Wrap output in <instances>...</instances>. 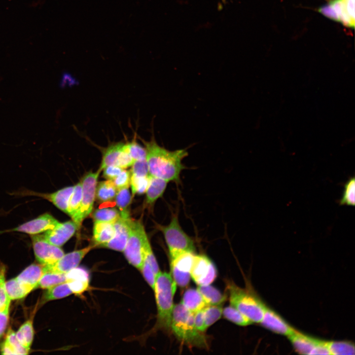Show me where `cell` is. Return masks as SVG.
<instances>
[{
	"label": "cell",
	"mask_w": 355,
	"mask_h": 355,
	"mask_svg": "<svg viewBox=\"0 0 355 355\" xmlns=\"http://www.w3.org/2000/svg\"><path fill=\"white\" fill-rule=\"evenodd\" d=\"M139 139L146 150L149 175L168 182L179 183L181 172L185 168L182 160L188 156L187 151L185 149L169 150L159 145L153 135L149 141Z\"/></svg>",
	"instance_id": "1"
},
{
	"label": "cell",
	"mask_w": 355,
	"mask_h": 355,
	"mask_svg": "<svg viewBox=\"0 0 355 355\" xmlns=\"http://www.w3.org/2000/svg\"><path fill=\"white\" fill-rule=\"evenodd\" d=\"M170 329L182 343L190 347L204 349L208 347L206 336L195 325L193 314L181 302L174 305Z\"/></svg>",
	"instance_id": "2"
},
{
	"label": "cell",
	"mask_w": 355,
	"mask_h": 355,
	"mask_svg": "<svg viewBox=\"0 0 355 355\" xmlns=\"http://www.w3.org/2000/svg\"><path fill=\"white\" fill-rule=\"evenodd\" d=\"M176 288L177 284L171 274L160 271L156 275L153 290L157 308V329H170Z\"/></svg>",
	"instance_id": "3"
},
{
	"label": "cell",
	"mask_w": 355,
	"mask_h": 355,
	"mask_svg": "<svg viewBox=\"0 0 355 355\" xmlns=\"http://www.w3.org/2000/svg\"><path fill=\"white\" fill-rule=\"evenodd\" d=\"M227 289L230 305L252 322L260 323L266 308L261 300L252 292L239 287L233 282L228 281Z\"/></svg>",
	"instance_id": "4"
},
{
	"label": "cell",
	"mask_w": 355,
	"mask_h": 355,
	"mask_svg": "<svg viewBox=\"0 0 355 355\" xmlns=\"http://www.w3.org/2000/svg\"><path fill=\"white\" fill-rule=\"evenodd\" d=\"M168 247L170 258L185 251L194 252V241L182 229L177 213H173L167 225H158Z\"/></svg>",
	"instance_id": "5"
},
{
	"label": "cell",
	"mask_w": 355,
	"mask_h": 355,
	"mask_svg": "<svg viewBox=\"0 0 355 355\" xmlns=\"http://www.w3.org/2000/svg\"><path fill=\"white\" fill-rule=\"evenodd\" d=\"M147 238L142 223L131 219L129 236L123 251L128 262L139 270L143 263V248Z\"/></svg>",
	"instance_id": "6"
},
{
	"label": "cell",
	"mask_w": 355,
	"mask_h": 355,
	"mask_svg": "<svg viewBox=\"0 0 355 355\" xmlns=\"http://www.w3.org/2000/svg\"><path fill=\"white\" fill-rule=\"evenodd\" d=\"M101 171L99 169L95 173H87L81 181L82 189L81 203L77 212L71 218L76 224L78 229L80 227L84 219L90 214L93 210L98 178Z\"/></svg>",
	"instance_id": "7"
},
{
	"label": "cell",
	"mask_w": 355,
	"mask_h": 355,
	"mask_svg": "<svg viewBox=\"0 0 355 355\" xmlns=\"http://www.w3.org/2000/svg\"><path fill=\"white\" fill-rule=\"evenodd\" d=\"M318 11L347 27H355V0H330Z\"/></svg>",
	"instance_id": "8"
},
{
	"label": "cell",
	"mask_w": 355,
	"mask_h": 355,
	"mask_svg": "<svg viewBox=\"0 0 355 355\" xmlns=\"http://www.w3.org/2000/svg\"><path fill=\"white\" fill-rule=\"evenodd\" d=\"M191 278L198 285L211 284L217 277V270L212 261L204 255H194L190 271Z\"/></svg>",
	"instance_id": "9"
},
{
	"label": "cell",
	"mask_w": 355,
	"mask_h": 355,
	"mask_svg": "<svg viewBox=\"0 0 355 355\" xmlns=\"http://www.w3.org/2000/svg\"><path fill=\"white\" fill-rule=\"evenodd\" d=\"M31 238L36 258L40 264H52L64 255V252L60 247L48 242L42 235H32Z\"/></svg>",
	"instance_id": "10"
},
{
	"label": "cell",
	"mask_w": 355,
	"mask_h": 355,
	"mask_svg": "<svg viewBox=\"0 0 355 355\" xmlns=\"http://www.w3.org/2000/svg\"><path fill=\"white\" fill-rule=\"evenodd\" d=\"M194 255V252L185 251L171 258V274L177 285L180 287H185L189 283L190 271Z\"/></svg>",
	"instance_id": "11"
},
{
	"label": "cell",
	"mask_w": 355,
	"mask_h": 355,
	"mask_svg": "<svg viewBox=\"0 0 355 355\" xmlns=\"http://www.w3.org/2000/svg\"><path fill=\"white\" fill-rule=\"evenodd\" d=\"M59 222L51 214L45 213L15 228L0 231V234L19 232L31 235H37L54 228Z\"/></svg>",
	"instance_id": "12"
},
{
	"label": "cell",
	"mask_w": 355,
	"mask_h": 355,
	"mask_svg": "<svg viewBox=\"0 0 355 355\" xmlns=\"http://www.w3.org/2000/svg\"><path fill=\"white\" fill-rule=\"evenodd\" d=\"M94 247L89 245L81 249L64 254L59 260L51 265H44V271L66 274L78 266L87 253Z\"/></svg>",
	"instance_id": "13"
},
{
	"label": "cell",
	"mask_w": 355,
	"mask_h": 355,
	"mask_svg": "<svg viewBox=\"0 0 355 355\" xmlns=\"http://www.w3.org/2000/svg\"><path fill=\"white\" fill-rule=\"evenodd\" d=\"M131 218L120 217L114 222V234L108 242L102 245L101 247L106 248L119 251H123L127 244L130 232Z\"/></svg>",
	"instance_id": "14"
},
{
	"label": "cell",
	"mask_w": 355,
	"mask_h": 355,
	"mask_svg": "<svg viewBox=\"0 0 355 355\" xmlns=\"http://www.w3.org/2000/svg\"><path fill=\"white\" fill-rule=\"evenodd\" d=\"M77 229L76 224L72 220L59 222L54 228L44 232L42 235L49 243L61 247L73 236Z\"/></svg>",
	"instance_id": "15"
},
{
	"label": "cell",
	"mask_w": 355,
	"mask_h": 355,
	"mask_svg": "<svg viewBox=\"0 0 355 355\" xmlns=\"http://www.w3.org/2000/svg\"><path fill=\"white\" fill-rule=\"evenodd\" d=\"M260 323L269 330L287 337L295 331L280 316L267 307Z\"/></svg>",
	"instance_id": "16"
},
{
	"label": "cell",
	"mask_w": 355,
	"mask_h": 355,
	"mask_svg": "<svg viewBox=\"0 0 355 355\" xmlns=\"http://www.w3.org/2000/svg\"><path fill=\"white\" fill-rule=\"evenodd\" d=\"M73 190V186L62 188L51 193H41L33 191L25 193L43 198L51 202L58 209L67 214L69 202Z\"/></svg>",
	"instance_id": "17"
},
{
	"label": "cell",
	"mask_w": 355,
	"mask_h": 355,
	"mask_svg": "<svg viewBox=\"0 0 355 355\" xmlns=\"http://www.w3.org/2000/svg\"><path fill=\"white\" fill-rule=\"evenodd\" d=\"M288 338L295 351L302 355H313V352L321 341L296 330L288 336Z\"/></svg>",
	"instance_id": "18"
},
{
	"label": "cell",
	"mask_w": 355,
	"mask_h": 355,
	"mask_svg": "<svg viewBox=\"0 0 355 355\" xmlns=\"http://www.w3.org/2000/svg\"><path fill=\"white\" fill-rule=\"evenodd\" d=\"M66 275L72 293L80 294L87 290L89 285L88 275L83 269L76 267Z\"/></svg>",
	"instance_id": "19"
},
{
	"label": "cell",
	"mask_w": 355,
	"mask_h": 355,
	"mask_svg": "<svg viewBox=\"0 0 355 355\" xmlns=\"http://www.w3.org/2000/svg\"><path fill=\"white\" fill-rule=\"evenodd\" d=\"M149 183L145 192V204L149 208L164 194L168 181L149 175Z\"/></svg>",
	"instance_id": "20"
},
{
	"label": "cell",
	"mask_w": 355,
	"mask_h": 355,
	"mask_svg": "<svg viewBox=\"0 0 355 355\" xmlns=\"http://www.w3.org/2000/svg\"><path fill=\"white\" fill-rule=\"evenodd\" d=\"M44 272V265L33 264L23 271L17 279L34 289L37 287L38 282Z\"/></svg>",
	"instance_id": "21"
},
{
	"label": "cell",
	"mask_w": 355,
	"mask_h": 355,
	"mask_svg": "<svg viewBox=\"0 0 355 355\" xmlns=\"http://www.w3.org/2000/svg\"><path fill=\"white\" fill-rule=\"evenodd\" d=\"M114 229L113 223L95 222L93 227V241L94 247L108 242L113 237Z\"/></svg>",
	"instance_id": "22"
},
{
	"label": "cell",
	"mask_w": 355,
	"mask_h": 355,
	"mask_svg": "<svg viewBox=\"0 0 355 355\" xmlns=\"http://www.w3.org/2000/svg\"><path fill=\"white\" fill-rule=\"evenodd\" d=\"M181 302L193 314L203 309L207 306L197 289L189 288L186 290L183 294Z\"/></svg>",
	"instance_id": "23"
},
{
	"label": "cell",
	"mask_w": 355,
	"mask_h": 355,
	"mask_svg": "<svg viewBox=\"0 0 355 355\" xmlns=\"http://www.w3.org/2000/svg\"><path fill=\"white\" fill-rule=\"evenodd\" d=\"M124 144L123 142L113 143L104 150L100 170L107 166H117L119 156L124 150Z\"/></svg>",
	"instance_id": "24"
},
{
	"label": "cell",
	"mask_w": 355,
	"mask_h": 355,
	"mask_svg": "<svg viewBox=\"0 0 355 355\" xmlns=\"http://www.w3.org/2000/svg\"><path fill=\"white\" fill-rule=\"evenodd\" d=\"M5 286L7 294L10 300L21 299L33 289L31 286L20 282L17 278L6 282Z\"/></svg>",
	"instance_id": "25"
},
{
	"label": "cell",
	"mask_w": 355,
	"mask_h": 355,
	"mask_svg": "<svg viewBox=\"0 0 355 355\" xmlns=\"http://www.w3.org/2000/svg\"><path fill=\"white\" fill-rule=\"evenodd\" d=\"M117 189L112 180L107 179L100 182L96 186V195L100 203H106L115 198Z\"/></svg>",
	"instance_id": "26"
},
{
	"label": "cell",
	"mask_w": 355,
	"mask_h": 355,
	"mask_svg": "<svg viewBox=\"0 0 355 355\" xmlns=\"http://www.w3.org/2000/svg\"><path fill=\"white\" fill-rule=\"evenodd\" d=\"M197 289L201 293L207 305H221L226 300V296L223 295L217 289L210 284L198 285Z\"/></svg>",
	"instance_id": "27"
},
{
	"label": "cell",
	"mask_w": 355,
	"mask_h": 355,
	"mask_svg": "<svg viewBox=\"0 0 355 355\" xmlns=\"http://www.w3.org/2000/svg\"><path fill=\"white\" fill-rule=\"evenodd\" d=\"M132 198L129 187L123 188L117 190L115 201L121 217L125 218L130 217L129 206Z\"/></svg>",
	"instance_id": "28"
},
{
	"label": "cell",
	"mask_w": 355,
	"mask_h": 355,
	"mask_svg": "<svg viewBox=\"0 0 355 355\" xmlns=\"http://www.w3.org/2000/svg\"><path fill=\"white\" fill-rule=\"evenodd\" d=\"M15 335L20 343L26 348L30 350L34 335L32 321L28 320L24 322L20 326Z\"/></svg>",
	"instance_id": "29"
},
{
	"label": "cell",
	"mask_w": 355,
	"mask_h": 355,
	"mask_svg": "<svg viewBox=\"0 0 355 355\" xmlns=\"http://www.w3.org/2000/svg\"><path fill=\"white\" fill-rule=\"evenodd\" d=\"M67 281L66 274L46 271L39 280L37 287L48 289Z\"/></svg>",
	"instance_id": "30"
},
{
	"label": "cell",
	"mask_w": 355,
	"mask_h": 355,
	"mask_svg": "<svg viewBox=\"0 0 355 355\" xmlns=\"http://www.w3.org/2000/svg\"><path fill=\"white\" fill-rule=\"evenodd\" d=\"M92 216L94 222L113 223L120 217V214L114 208H103L96 210Z\"/></svg>",
	"instance_id": "31"
},
{
	"label": "cell",
	"mask_w": 355,
	"mask_h": 355,
	"mask_svg": "<svg viewBox=\"0 0 355 355\" xmlns=\"http://www.w3.org/2000/svg\"><path fill=\"white\" fill-rule=\"evenodd\" d=\"M330 355H354V344L349 341H327Z\"/></svg>",
	"instance_id": "32"
},
{
	"label": "cell",
	"mask_w": 355,
	"mask_h": 355,
	"mask_svg": "<svg viewBox=\"0 0 355 355\" xmlns=\"http://www.w3.org/2000/svg\"><path fill=\"white\" fill-rule=\"evenodd\" d=\"M72 293L67 282L58 284L49 288L44 294L46 301L61 299Z\"/></svg>",
	"instance_id": "33"
},
{
	"label": "cell",
	"mask_w": 355,
	"mask_h": 355,
	"mask_svg": "<svg viewBox=\"0 0 355 355\" xmlns=\"http://www.w3.org/2000/svg\"><path fill=\"white\" fill-rule=\"evenodd\" d=\"M222 315L226 319L239 325L247 326L252 323L248 318L231 305L222 310Z\"/></svg>",
	"instance_id": "34"
},
{
	"label": "cell",
	"mask_w": 355,
	"mask_h": 355,
	"mask_svg": "<svg viewBox=\"0 0 355 355\" xmlns=\"http://www.w3.org/2000/svg\"><path fill=\"white\" fill-rule=\"evenodd\" d=\"M340 205L354 206L355 204V177L350 178L344 185L342 195L339 200Z\"/></svg>",
	"instance_id": "35"
},
{
	"label": "cell",
	"mask_w": 355,
	"mask_h": 355,
	"mask_svg": "<svg viewBox=\"0 0 355 355\" xmlns=\"http://www.w3.org/2000/svg\"><path fill=\"white\" fill-rule=\"evenodd\" d=\"M82 189L81 182L73 186V190L70 197L67 214L71 218L78 210L82 198Z\"/></svg>",
	"instance_id": "36"
},
{
	"label": "cell",
	"mask_w": 355,
	"mask_h": 355,
	"mask_svg": "<svg viewBox=\"0 0 355 355\" xmlns=\"http://www.w3.org/2000/svg\"><path fill=\"white\" fill-rule=\"evenodd\" d=\"M136 138L137 134L135 133L132 140L125 143V149L134 161L145 159L146 157V150L137 142Z\"/></svg>",
	"instance_id": "37"
},
{
	"label": "cell",
	"mask_w": 355,
	"mask_h": 355,
	"mask_svg": "<svg viewBox=\"0 0 355 355\" xmlns=\"http://www.w3.org/2000/svg\"><path fill=\"white\" fill-rule=\"evenodd\" d=\"M222 310L221 305H207L203 309L206 329L221 318L222 315Z\"/></svg>",
	"instance_id": "38"
},
{
	"label": "cell",
	"mask_w": 355,
	"mask_h": 355,
	"mask_svg": "<svg viewBox=\"0 0 355 355\" xmlns=\"http://www.w3.org/2000/svg\"><path fill=\"white\" fill-rule=\"evenodd\" d=\"M149 175L146 177H139L131 175L130 184L133 196L135 194L145 193L149 183Z\"/></svg>",
	"instance_id": "39"
},
{
	"label": "cell",
	"mask_w": 355,
	"mask_h": 355,
	"mask_svg": "<svg viewBox=\"0 0 355 355\" xmlns=\"http://www.w3.org/2000/svg\"><path fill=\"white\" fill-rule=\"evenodd\" d=\"M143 254V259H145L150 265L156 276L160 271L148 238L146 239L144 243Z\"/></svg>",
	"instance_id": "40"
},
{
	"label": "cell",
	"mask_w": 355,
	"mask_h": 355,
	"mask_svg": "<svg viewBox=\"0 0 355 355\" xmlns=\"http://www.w3.org/2000/svg\"><path fill=\"white\" fill-rule=\"evenodd\" d=\"M5 268H0V310L9 307L10 299L8 297L5 286Z\"/></svg>",
	"instance_id": "41"
},
{
	"label": "cell",
	"mask_w": 355,
	"mask_h": 355,
	"mask_svg": "<svg viewBox=\"0 0 355 355\" xmlns=\"http://www.w3.org/2000/svg\"><path fill=\"white\" fill-rule=\"evenodd\" d=\"M13 349L17 355H27L29 350L23 346L18 340L15 333L9 329L5 340Z\"/></svg>",
	"instance_id": "42"
},
{
	"label": "cell",
	"mask_w": 355,
	"mask_h": 355,
	"mask_svg": "<svg viewBox=\"0 0 355 355\" xmlns=\"http://www.w3.org/2000/svg\"><path fill=\"white\" fill-rule=\"evenodd\" d=\"M131 175L139 177H146L149 175L146 159L134 161L131 166Z\"/></svg>",
	"instance_id": "43"
},
{
	"label": "cell",
	"mask_w": 355,
	"mask_h": 355,
	"mask_svg": "<svg viewBox=\"0 0 355 355\" xmlns=\"http://www.w3.org/2000/svg\"><path fill=\"white\" fill-rule=\"evenodd\" d=\"M140 270L141 271L147 284L151 288L153 289L155 283L156 275L150 265L144 259H143L142 264Z\"/></svg>",
	"instance_id": "44"
},
{
	"label": "cell",
	"mask_w": 355,
	"mask_h": 355,
	"mask_svg": "<svg viewBox=\"0 0 355 355\" xmlns=\"http://www.w3.org/2000/svg\"><path fill=\"white\" fill-rule=\"evenodd\" d=\"M131 176V174L130 171L123 169L116 178L112 180L117 190L129 187Z\"/></svg>",
	"instance_id": "45"
},
{
	"label": "cell",
	"mask_w": 355,
	"mask_h": 355,
	"mask_svg": "<svg viewBox=\"0 0 355 355\" xmlns=\"http://www.w3.org/2000/svg\"><path fill=\"white\" fill-rule=\"evenodd\" d=\"M103 170V177L107 179L113 180L123 169L117 166L110 165L106 167Z\"/></svg>",
	"instance_id": "46"
},
{
	"label": "cell",
	"mask_w": 355,
	"mask_h": 355,
	"mask_svg": "<svg viewBox=\"0 0 355 355\" xmlns=\"http://www.w3.org/2000/svg\"><path fill=\"white\" fill-rule=\"evenodd\" d=\"M194 322L197 329L204 332L206 330L205 324V319L203 309L198 311L193 314Z\"/></svg>",
	"instance_id": "47"
},
{
	"label": "cell",
	"mask_w": 355,
	"mask_h": 355,
	"mask_svg": "<svg viewBox=\"0 0 355 355\" xmlns=\"http://www.w3.org/2000/svg\"><path fill=\"white\" fill-rule=\"evenodd\" d=\"M9 308V307H7L3 309L0 310V337L2 335L7 325Z\"/></svg>",
	"instance_id": "48"
},
{
	"label": "cell",
	"mask_w": 355,
	"mask_h": 355,
	"mask_svg": "<svg viewBox=\"0 0 355 355\" xmlns=\"http://www.w3.org/2000/svg\"><path fill=\"white\" fill-rule=\"evenodd\" d=\"M0 351L1 354L2 355H17L13 349L6 340L1 346Z\"/></svg>",
	"instance_id": "49"
}]
</instances>
